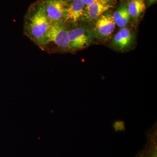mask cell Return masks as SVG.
I'll list each match as a JSON object with an SVG mask.
<instances>
[{
    "label": "cell",
    "mask_w": 157,
    "mask_h": 157,
    "mask_svg": "<svg viewBox=\"0 0 157 157\" xmlns=\"http://www.w3.org/2000/svg\"><path fill=\"white\" fill-rule=\"evenodd\" d=\"M147 147H145L136 157H157L156 143L154 144H147Z\"/></svg>",
    "instance_id": "11"
},
{
    "label": "cell",
    "mask_w": 157,
    "mask_h": 157,
    "mask_svg": "<svg viewBox=\"0 0 157 157\" xmlns=\"http://www.w3.org/2000/svg\"><path fill=\"white\" fill-rule=\"evenodd\" d=\"M113 127L117 132L124 131L125 129L124 123L121 121H117L113 124Z\"/></svg>",
    "instance_id": "12"
},
{
    "label": "cell",
    "mask_w": 157,
    "mask_h": 157,
    "mask_svg": "<svg viewBox=\"0 0 157 157\" xmlns=\"http://www.w3.org/2000/svg\"><path fill=\"white\" fill-rule=\"evenodd\" d=\"M116 24L112 14L107 13L98 17L95 24L96 30L103 37L108 36L113 33Z\"/></svg>",
    "instance_id": "7"
},
{
    "label": "cell",
    "mask_w": 157,
    "mask_h": 157,
    "mask_svg": "<svg viewBox=\"0 0 157 157\" xmlns=\"http://www.w3.org/2000/svg\"><path fill=\"white\" fill-rule=\"evenodd\" d=\"M132 35L128 29L123 28L116 34L113 40V44L120 49L127 48L132 42Z\"/></svg>",
    "instance_id": "8"
},
{
    "label": "cell",
    "mask_w": 157,
    "mask_h": 157,
    "mask_svg": "<svg viewBox=\"0 0 157 157\" xmlns=\"http://www.w3.org/2000/svg\"><path fill=\"white\" fill-rule=\"evenodd\" d=\"M148 1L150 3H153L156 2L157 0H148Z\"/></svg>",
    "instance_id": "14"
},
{
    "label": "cell",
    "mask_w": 157,
    "mask_h": 157,
    "mask_svg": "<svg viewBox=\"0 0 157 157\" xmlns=\"http://www.w3.org/2000/svg\"><path fill=\"white\" fill-rule=\"evenodd\" d=\"M67 6L64 22L74 23L84 15L85 6L81 0H67Z\"/></svg>",
    "instance_id": "5"
},
{
    "label": "cell",
    "mask_w": 157,
    "mask_h": 157,
    "mask_svg": "<svg viewBox=\"0 0 157 157\" xmlns=\"http://www.w3.org/2000/svg\"><path fill=\"white\" fill-rule=\"evenodd\" d=\"M42 3L51 24L64 22L67 6V0H45Z\"/></svg>",
    "instance_id": "3"
},
{
    "label": "cell",
    "mask_w": 157,
    "mask_h": 157,
    "mask_svg": "<svg viewBox=\"0 0 157 157\" xmlns=\"http://www.w3.org/2000/svg\"><path fill=\"white\" fill-rule=\"evenodd\" d=\"M39 47L47 52H54L56 49L70 50L68 30L63 23L52 24L50 29Z\"/></svg>",
    "instance_id": "2"
},
{
    "label": "cell",
    "mask_w": 157,
    "mask_h": 157,
    "mask_svg": "<svg viewBox=\"0 0 157 157\" xmlns=\"http://www.w3.org/2000/svg\"><path fill=\"white\" fill-rule=\"evenodd\" d=\"M82 2L84 4L85 6H89L92 3L98 0H81Z\"/></svg>",
    "instance_id": "13"
},
{
    "label": "cell",
    "mask_w": 157,
    "mask_h": 157,
    "mask_svg": "<svg viewBox=\"0 0 157 157\" xmlns=\"http://www.w3.org/2000/svg\"><path fill=\"white\" fill-rule=\"evenodd\" d=\"M52 25L45 14L42 3L27 17L24 24L25 34L38 46L42 43Z\"/></svg>",
    "instance_id": "1"
},
{
    "label": "cell",
    "mask_w": 157,
    "mask_h": 157,
    "mask_svg": "<svg viewBox=\"0 0 157 157\" xmlns=\"http://www.w3.org/2000/svg\"><path fill=\"white\" fill-rule=\"evenodd\" d=\"M146 9L144 0H132L129 3L128 10L130 16L137 18Z\"/></svg>",
    "instance_id": "10"
},
{
    "label": "cell",
    "mask_w": 157,
    "mask_h": 157,
    "mask_svg": "<svg viewBox=\"0 0 157 157\" xmlns=\"http://www.w3.org/2000/svg\"><path fill=\"white\" fill-rule=\"evenodd\" d=\"M113 6L111 0H98L85 6L84 15L89 19H97Z\"/></svg>",
    "instance_id": "6"
},
{
    "label": "cell",
    "mask_w": 157,
    "mask_h": 157,
    "mask_svg": "<svg viewBox=\"0 0 157 157\" xmlns=\"http://www.w3.org/2000/svg\"><path fill=\"white\" fill-rule=\"evenodd\" d=\"M70 50H75L85 48L89 43V38L85 30L81 27L68 30Z\"/></svg>",
    "instance_id": "4"
},
{
    "label": "cell",
    "mask_w": 157,
    "mask_h": 157,
    "mask_svg": "<svg viewBox=\"0 0 157 157\" xmlns=\"http://www.w3.org/2000/svg\"><path fill=\"white\" fill-rule=\"evenodd\" d=\"M116 25L120 28H124L128 24L130 16L128 7L125 6L120 7L113 15Z\"/></svg>",
    "instance_id": "9"
}]
</instances>
